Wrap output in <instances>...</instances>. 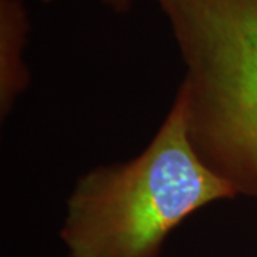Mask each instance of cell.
<instances>
[{
  "label": "cell",
  "instance_id": "3",
  "mask_svg": "<svg viewBox=\"0 0 257 257\" xmlns=\"http://www.w3.org/2000/svg\"><path fill=\"white\" fill-rule=\"evenodd\" d=\"M29 33L28 12L20 0H0V111L6 116L26 90L29 72L23 49Z\"/></svg>",
  "mask_w": 257,
  "mask_h": 257
},
{
  "label": "cell",
  "instance_id": "2",
  "mask_svg": "<svg viewBox=\"0 0 257 257\" xmlns=\"http://www.w3.org/2000/svg\"><path fill=\"white\" fill-rule=\"evenodd\" d=\"M202 87L213 145L256 184L257 0H231L221 12L206 49Z\"/></svg>",
  "mask_w": 257,
  "mask_h": 257
},
{
  "label": "cell",
  "instance_id": "4",
  "mask_svg": "<svg viewBox=\"0 0 257 257\" xmlns=\"http://www.w3.org/2000/svg\"><path fill=\"white\" fill-rule=\"evenodd\" d=\"M135 0H103V3L106 6H109L111 10L117 12V13H124L127 12Z\"/></svg>",
  "mask_w": 257,
  "mask_h": 257
},
{
  "label": "cell",
  "instance_id": "1",
  "mask_svg": "<svg viewBox=\"0 0 257 257\" xmlns=\"http://www.w3.org/2000/svg\"><path fill=\"white\" fill-rule=\"evenodd\" d=\"M237 193L204 162L190 136L183 94L146 149L77 180L60 237L69 257H159L194 211Z\"/></svg>",
  "mask_w": 257,
  "mask_h": 257
}]
</instances>
